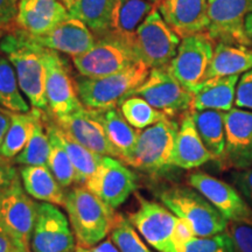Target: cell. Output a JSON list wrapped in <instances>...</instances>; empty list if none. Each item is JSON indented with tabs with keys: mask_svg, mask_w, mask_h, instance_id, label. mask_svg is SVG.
I'll use <instances>...</instances> for the list:
<instances>
[{
	"mask_svg": "<svg viewBox=\"0 0 252 252\" xmlns=\"http://www.w3.org/2000/svg\"><path fill=\"white\" fill-rule=\"evenodd\" d=\"M191 117L204 146L215 160H222L225 151L224 112L217 110L191 111Z\"/></svg>",
	"mask_w": 252,
	"mask_h": 252,
	"instance_id": "29",
	"label": "cell"
},
{
	"mask_svg": "<svg viewBox=\"0 0 252 252\" xmlns=\"http://www.w3.org/2000/svg\"><path fill=\"white\" fill-rule=\"evenodd\" d=\"M241 75L225 77H214L203 81L193 93L191 111L217 110L230 111L235 105L236 88Z\"/></svg>",
	"mask_w": 252,
	"mask_h": 252,
	"instance_id": "23",
	"label": "cell"
},
{
	"mask_svg": "<svg viewBox=\"0 0 252 252\" xmlns=\"http://www.w3.org/2000/svg\"><path fill=\"white\" fill-rule=\"evenodd\" d=\"M245 34L249 40V45L252 47V12L245 19Z\"/></svg>",
	"mask_w": 252,
	"mask_h": 252,
	"instance_id": "47",
	"label": "cell"
},
{
	"mask_svg": "<svg viewBox=\"0 0 252 252\" xmlns=\"http://www.w3.org/2000/svg\"><path fill=\"white\" fill-rule=\"evenodd\" d=\"M61 1L63 2V4L65 5V7H67V8L69 9V8H70L71 6H72V4H74L75 0H61Z\"/></svg>",
	"mask_w": 252,
	"mask_h": 252,
	"instance_id": "48",
	"label": "cell"
},
{
	"mask_svg": "<svg viewBox=\"0 0 252 252\" xmlns=\"http://www.w3.org/2000/svg\"><path fill=\"white\" fill-rule=\"evenodd\" d=\"M0 53L13 65L19 87L34 109L48 111L46 98L45 47L20 28L5 33L0 40Z\"/></svg>",
	"mask_w": 252,
	"mask_h": 252,
	"instance_id": "1",
	"label": "cell"
},
{
	"mask_svg": "<svg viewBox=\"0 0 252 252\" xmlns=\"http://www.w3.org/2000/svg\"><path fill=\"white\" fill-rule=\"evenodd\" d=\"M110 239L121 252H153L141 239L130 220L116 215Z\"/></svg>",
	"mask_w": 252,
	"mask_h": 252,
	"instance_id": "36",
	"label": "cell"
},
{
	"mask_svg": "<svg viewBox=\"0 0 252 252\" xmlns=\"http://www.w3.org/2000/svg\"><path fill=\"white\" fill-rule=\"evenodd\" d=\"M187 182L202 194L228 222L252 224V208L235 186L200 171L190 173Z\"/></svg>",
	"mask_w": 252,
	"mask_h": 252,
	"instance_id": "14",
	"label": "cell"
},
{
	"mask_svg": "<svg viewBox=\"0 0 252 252\" xmlns=\"http://www.w3.org/2000/svg\"><path fill=\"white\" fill-rule=\"evenodd\" d=\"M20 0H0V30H6L15 24Z\"/></svg>",
	"mask_w": 252,
	"mask_h": 252,
	"instance_id": "42",
	"label": "cell"
},
{
	"mask_svg": "<svg viewBox=\"0 0 252 252\" xmlns=\"http://www.w3.org/2000/svg\"><path fill=\"white\" fill-rule=\"evenodd\" d=\"M19 176L26 193L34 200L64 207L65 193L48 166H21Z\"/></svg>",
	"mask_w": 252,
	"mask_h": 252,
	"instance_id": "25",
	"label": "cell"
},
{
	"mask_svg": "<svg viewBox=\"0 0 252 252\" xmlns=\"http://www.w3.org/2000/svg\"><path fill=\"white\" fill-rule=\"evenodd\" d=\"M64 208L78 245L91 248L104 241L115 222V210L90 191L78 185L65 193Z\"/></svg>",
	"mask_w": 252,
	"mask_h": 252,
	"instance_id": "2",
	"label": "cell"
},
{
	"mask_svg": "<svg viewBox=\"0 0 252 252\" xmlns=\"http://www.w3.org/2000/svg\"><path fill=\"white\" fill-rule=\"evenodd\" d=\"M0 252H14L13 245L1 228H0Z\"/></svg>",
	"mask_w": 252,
	"mask_h": 252,
	"instance_id": "46",
	"label": "cell"
},
{
	"mask_svg": "<svg viewBox=\"0 0 252 252\" xmlns=\"http://www.w3.org/2000/svg\"><path fill=\"white\" fill-rule=\"evenodd\" d=\"M251 12L252 0H208L207 34L215 43L250 46L245 34V19Z\"/></svg>",
	"mask_w": 252,
	"mask_h": 252,
	"instance_id": "15",
	"label": "cell"
},
{
	"mask_svg": "<svg viewBox=\"0 0 252 252\" xmlns=\"http://www.w3.org/2000/svg\"><path fill=\"white\" fill-rule=\"evenodd\" d=\"M157 5L150 0H118L109 33L132 45L134 33Z\"/></svg>",
	"mask_w": 252,
	"mask_h": 252,
	"instance_id": "27",
	"label": "cell"
},
{
	"mask_svg": "<svg viewBox=\"0 0 252 252\" xmlns=\"http://www.w3.org/2000/svg\"><path fill=\"white\" fill-rule=\"evenodd\" d=\"M37 206L24 189L19 175L0 194V228L11 241L14 252H31Z\"/></svg>",
	"mask_w": 252,
	"mask_h": 252,
	"instance_id": "5",
	"label": "cell"
},
{
	"mask_svg": "<svg viewBox=\"0 0 252 252\" xmlns=\"http://www.w3.org/2000/svg\"><path fill=\"white\" fill-rule=\"evenodd\" d=\"M91 110L94 117L102 124L109 140L119 153V160L127 163L139 137L140 130L132 127L124 118L121 109L109 108Z\"/></svg>",
	"mask_w": 252,
	"mask_h": 252,
	"instance_id": "24",
	"label": "cell"
},
{
	"mask_svg": "<svg viewBox=\"0 0 252 252\" xmlns=\"http://www.w3.org/2000/svg\"><path fill=\"white\" fill-rule=\"evenodd\" d=\"M12 111L6 108H0V146L4 140L6 133H7L9 125L12 122Z\"/></svg>",
	"mask_w": 252,
	"mask_h": 252,
	"instance_id": "45",
	"label": "cell"
},
{
	"mask_svg": "<svg viewBox=\"0 0 252 252\" xmlns=\"http://www.w3.org/2000/svg\"><path fill=\"white\" fill-rule=\"evenodd\" d=\"M132 96H139L168 118L191 111L193 93L185 88L168 67L151 69L149 76Z\"/></svg>",
	"mask_w": 252,
	"mask_h": 252,
	"instance_id": "9",
	"label": "cell"
},
{
	"mask_svg": "<svg viewBox=\"0 0 252 252\" xmlns=\"http://www.w3.org/2000/svg\"><path fill=\"white\" fill-rule=\"evenodd\" d=\"M231 176L236 189L252 208V167L243 171H236Z\"/></svg>",
	"mask_w": 252,
	"mask_h": 252,
	"instance_id": "40",
	"label": "cell"
},
{
	"mask_svg": "<svg viewBox=\"0 0 252 252\" xmlns=\"http://www.w3.org/2000/svg\"><path fill=\"white\" fill-rule=\"evenodd\" d=\"M184 252H235L232 239L228 231L209 237H194Z\"/></svg>",
	"mask_w": 252,
	"mask_h": 252,
	"instance_id": "37",
	"label": "cell"
},
{
	"mask_svg": "<svg viewBox=\"0 0 252 252\" xmlns=\"http://www.w3.org/2000/svg\"><path fill=\"white\" fill-rule=\"evenodd\" d=\"M84 186L115 210L135 191L137 174L122 160L104 156L98 169Z\"/></svg>",
	"mask_w": 252,
	"mask_h": 252,
	"instance_id": "13",
	"label": "cell"
},
{
	"mask_svg": "<svg viewBox=\"0 0 252 252\" xmlns=\"http://www.w3.org/2000/svg\"><path fill=\"white\" fill-rule=\"evenodd\" d=\"M46 98L53 117L70 115L81 109L75 82L69 74V65L60 53L45 48Z\"/></svg>",
	"mask_w": 252,
	"mask_h": 252,
	"instance_id": "16",
	"label": "cell"
},
{
	"mask_svg": "<svg viewBox=\"0 0 252 252\" xmlns=\"http://www.w3.org/2000/svg\"><path fill=\"white\" fill-rule=\"evenodd\" d=\"M194 237H196V235H195L191 225L189 224L187 220L178 217V223H176L174 231V245L176 251L184 252L187 244Z\"/></svg>",
	"mask_w": 252,
	"mask_h": 252,
	"instance_id": "41",
	"label": "cell"
},
{
	"mask_svg": "<svg viewBox=\"0 0 252 252\" xmlns=\"http://www.w3.org/2000/svg\"><path fill=\"white\" fill-rule=\"evenodd\" d=\"M180 42V37L156 7L137 28L131 47L137 59L153 69L167 67L176 55Z\"/></svg>",
	"mask_w": 252,
	"mask_h": 252,
	"instance_id": "7",
	"label": "cell"
},
{
	"mask_svg": "<svg viewBox=\"0 0 252 252\" xmlns=\"http://www.w3.org/2000/svg\"><path fill=\"white\" fill-rule=\"evenodd\" d=\"M0 104H1V98H0Z\"/></svg>",
	"mask_w": 252,
	"mask_h": 252,
	"instance_id": "51",
	"label": "cell"
},
{
	"mask_svg": "<svg viewBox=\"0 0 252 252\" xmlns=\"http://www.w3.org/2000/svg\"><path fill=\"white\" fill-rule=\"evenodd\" d=\"M43 123L47 134L50 141V153L48 159V168L53 175L55 176L59 184L63 188H67L69 186L76 184V173L72 166L70 158H69L64 145H63L58 125L54 119L45 117L43 116Z\"/></svg>",
	"mask_w": 252,
	"mask_h": 252,
	"instance_id": "31",
	"label": "cell"
},
{
	"mask_svg": "<svg viewBox=\"0 0 252 252\" xmlns=\"http://www.w3.org/2000/svg\"><path fill=\"white\" fill-rule=\"evenodd\" d=\"M157 8L165 23L180 39L207 33L208 0H162Z\"/></svg>",
	"mask_w": 252,
	"mask_h": 252,
	"instance_id": "20",
	"label": "cell"
},
{
	"mask_svg": "<svg viewBox=\"0 0 252 252\" xmlns=\"http://www.w3.org/2000/svg\"><path fill=\"white\" fill-rule=\"evenodd\" d=\"M226 231L232 239L235 252H252V224L229 222Z\"/></svg>",
	"mask_w": 252,
	"mask_h": 252,
	"instance_id": "38",
	"label": "cell"
},
{
	"mask_svg": "<svg viewBox=\"0 0 252 252\" xmlns=\"http://www.w3.org/2000/svg\"><path fill=\"white\" fill-rule=\"evenodd\" d=\"M150 1H152V2H154V4H159L160 1H162V0H150Z\"/></svg>",
	"mask_w": 252,
	"mask_h": 252,
	"instance_id": "49",
	"label": "cell"
},
{
	"mask_svg": "<svg viewBox=\"0 0 252 252\" xmlns=\"http://www.w3.org/2000/svg\"><path fill=\"white\" fill-rule=\"evenodd\" d=\"M159 197L176 217L187 220L197 237H209L228 230V220L190 186H173L161 191Z\"/></svg>",
	"mask_w": 252,
	"mask_h": 252,
	"instance_id": "4",
	"label": "cell"
},
{
	"mask_svg": "<svg viewBox=\"0 0 252 252\" xmlns=\"http://www.w3.org/2000/svg\"><path fill=\"white\" fill-rule=\"evenodd\" d=\"M225 151L222 161L229 168L252 167V111L232 108L224 112Z\"/></svg>",
	"mask_w": 252,
	"mask_h": 252,
	"instance_id": "17",
	"label": "cell"
},
{
	"mask_svg": "<svg viewBox=\"0 0 252 252\" xmlns=\"http://www.w3.org/2000/svg\"><path fill=\"white\" fill-rule=\"evenodd\" d=\"M17 175V169L8 162V159L0 156V194L8 187Z\"/></svg>",
	"mask_w": 252,
	"mask_h": 252,
	"instance_id": "43",
	"label": "cell"
},
{
	"mask_svg": "<svg viewBox=\"0 0 252 252\" xmlns=\"http://www.w3.org/2000/svg\"><path fill=\"white\" fill-rule=\"evenodd\" d=\"M31 252H75L76 236L69 219L58 206L41 202L33 234Z\"/></svg>",
	"mask_w": 252,
	"mask_h": 252,
	"instance_id": "11",
	"label": "cell"
},
{
	"mask_svg": "<svg viewBox=\"0 0 252 252\" xmlns=\"http://www.w3.org/2000/svg\"><path fill=\"white\" fill-rule=\"evenodd\" d=\"M50 153V141L42 117L39 119L26 147L14 158V163L21 166H47Z\"/></svg>",
	"mask_w": 252,
	"mask_h": 252,
	"instance_id": "34",
	"label": "cell"
},
{
	"mask_svg": "<svg viewBox=\"0 0 252 252\" xmlns=\"http://www.w3.org/2000/svg\"><path fill=\"white\" fill-rule=\"evenodd\" d=\"M135 62H139V60L132 47L111 33L96 41L89 52L72 58V64L78 74L89 78L109 76L124 70Z\"/></svg>",
	"mask_w": 252,
	"mask_h": 252,
	"instance_id": "8",
	"label": "cell"
},
{
	"mask_svg": "<svg viewBox=\"0 0 252 252\" xmlns=\"http://www.w3.org/2000/svg\"><path fill=\"white\" fill-rule=\"evenodd\" d=\"M32 39L41 47L58 53L80 56L93 48L96 39L83 21L69 15L67 19L40 35H32Z\"/></svg>",
	"mask_w": 252,
	"mask_h": 252,
	"instance_id": "19",
	"label": "cell"
},
{
	"mask_svg": "<svg viewBox=\"0 0 252 252\" xmlns=\"http://www.w3.org/2000/svg\"><path fill=\"white\" fill-rule=\"evenodd\" d=\"M236 108L252 111V69L241 75L236 88Z\"/></svg>",
	"mask_w": 252,
	"mask_h": 252,
	"instance_id": "39",
	"label": "cell"
},
{
	"mask_svg": "<svg viewBox=\"0 0 252 252\" xmlns=\"http://www.w3.org/2000/svg\"><path fill=\"white\" fill-rule=\"evenodd\" d=\"M63 132L87 149L100 154L119 159L117 149L109 140L100 123L94 117L91 110L82 106L70 115L53 117Z\"/></svg>",
	"mask_w": 252,
	"mask_h": 252,
	"instance_id": "18",
	"label": "cell"
},
{
	"mask_svg": "<svg viewBox=\"0 0 252 252\" xmlns=\"http://www.w3.org/2000/svg\"><path fill=\"white\" fill-rule=\"evenodd\" d=\"M0 98L1 105L12 112L31 111L30 104L21 93L17 74L4 54L0 53Z\"/></svg>",
	"mask_w": 252,
	"mask_h": 252,
	"instance_id": "33",
	"label": "cell"
},
{
	"mask_svg": "<svg viewBox=\"0 0 252 252\" xmlns=\"http://www.w3.org/2000/svg\"><path fill=\"white\" fill-rule=\"evenodd\" d=\"M178 128V123L167 118L140 130L133 153L126 165L149 174H159L171 168Z\"/></svg>",
	"mask_w": 252,
	"mask_h": 252,
	"instance_id": "6",
	"label": "cell"
},
{
	"mask_svg": "<svg viewBox=\"0 0 252 252\" xmlns=\"http://www.w3.org/2000/svg\"><path fill=\"white\" fill-rule=\"evenodd\" d=\"M215 160L204 146L191 113H185L176 133L173 166L181 169H193Z\"/></svg>",
	"mask_w": 252,
	"mask_h": 252,
	"instance_id": "22",
	"label": "cell"
},
{
	"mask_svg": "<svg viewBox=\"0 0 252 252\" xmlns=\"http://www.w3.org/2000/svg\"><path fill=\"white\" fill-rule=\"evenodd\" d=\"M121 111L124 118L132 127L145 130L157 123L168 117L139 96H131L126 98L121 105Z\"/></svg>",
	"mask_w": 252,
	"mask_h": 252,
	"instance_id": "35",
	"label": "cell"
},
{
	"mask_svg": "<svg viewBox=\"0 0 252 252\" xmlns=\"http://www.w3.org/2000/svg\"><path fill=\"white\" fill-rule=\"evenodd\" d=\"M215 42L207 33L181 39L176 55L167 67L172 75L189 91L206 81L214 56Z\"/></svg>",
	"mask_w": 252,
	"mask_h": 252,
	"instance_id": "10",
	"label": "cell"
},
{
	"mask_svg": "<svg viewBox=\"0 0 252 252\" xmlns=\"http://www.w3.org/2000/svg\"><path fill=\"white\" fill-rule=\"evenodd\" d=\"M75 252H121L116 247L115 244L112 243L111 239H106V241L100 242L99 244L94 245V247L91 248H84L78 245L76 247V250Z\"/></svg>",
	"mask_w": 252,
	"mask_h": 252,
	"instance_id": "44",
	"label": "cell"
},
{
	"mask_svg": "<svg viewBox=\"0 0 252 252\" xmlns=\"http://www.w3.org/2000/svg\"><path fill=\"white\" fill-rule=\"evenodd\" d=\"M59 131L62 143L64 145L65 151H67L72 166L75 168L76 184L84 186L98 169L104 156H100V154L94 152V151L87 149L86 146L77 143L76 140L72 139L70 135L63 132L60 127Z\"/></svg>",
	"mask_w": 252,
	"mask_h": 252,
	"instance_id": "32",
	"label": "cell"
},
{
	"mask_svg": "<svg viewBox=\"0 0 252 252\" xmlns=\"http://www.w3.org/2000/svg\"><path fill=\"white\" fill-rule=\"evenodd\" d=\"M42 112L33 108L28 112L12 113L11 125L0 146V156L8 160L14 159L26 147Z\"/></svg>",
	"mask_w": 252,
	"mask_h": 252,
	"instance_id": "28",
	"label": "cell"
},
{
	"mask_svg": "<svg viewBox=\"0 0 252 252\" xmlns=\"http://www.w3.org/2000/svg\"><path fill=\"white\" fill-rule=\"evenodd\" d=\"M252 69V47L217 42L206 80L243 75Z\"/></svg>",
	"mask_w": 252,
	"mask_h": 252,
	"instance_id": "26",
	"label": "cell"
},
{
	"mask_svg": "<svg viewBox=\"0 0 252 252\" xmlns=\"http://www.w3.org/2000/svg\"><path fill=\"white\" fill-rule=\"evenodd\" d=\"M118 0H75L69 8L71 17L83 21L94 35H105L110 32L112 15Z\"/></svg>",
	"mask_w": 252,
	"mask_h": 252,
	"instance_id": "30",
	"label": "cell"
},
{
	"mask_svg": "<svg viewBox=\"0 0 252 252\" xmlns=\"http://www.w3.org/2000/svg\"><path fill=\"white\" fill-rule=\"evenodd\" d=\"M151 69L135 62L124 70L99 78L78 76L74 80L78 98L88 109L116 108L132 96L149 76Z\"/></svg>",
	"mask_w": 252,
	"mask_h": 252,
	"instance_id": "3",
	"label": "cell"
},
{
	"mask_svg": "<svg viewBox=\"0 0 252 252\" xmlns=\"http://www.w3.org/2000/svg\"><path fill=\"white\" fill-rule=\"evenodd\" d=\"M139 207L128 217L146 243L158 252H178L174 231L178 217L162 203L138 196Z\"/></svg>",
	"mask_w": 252,
	"mask_h": 252,
	"instance_id": "12",
	"label": "cell"
},
{
	"mask_svg": "<svg viewBox=\"0 0 252 252\" xmlns=\"http://www.w3.org/2000/svg\"><path fill=\"white\" fill-rule=\"evenodd\" d=\"M4 34H5V33H4V31H2V30H0V40H1V37L4 36Z\"/></svg>",
	"mask_w": 252,
	"mask_h": 252,
	"instance_id": "50",
	"label": "cell"
},
{
	"mask_svg": "<svg viewBox=\"0 0 252 252\" xmlns=\"http://www.w3.org/2000/svg\"><path fill=\"white\" fill-rule=\"evenodd\" d=\"M69 15V9L61 0H20L15 24L28 34L40 35Z\"/></svg>",
	"mask_w": 252,
	"mask_h": 252,
	"instance_id": "21",
	"label": "cell"
}]
</instances>
